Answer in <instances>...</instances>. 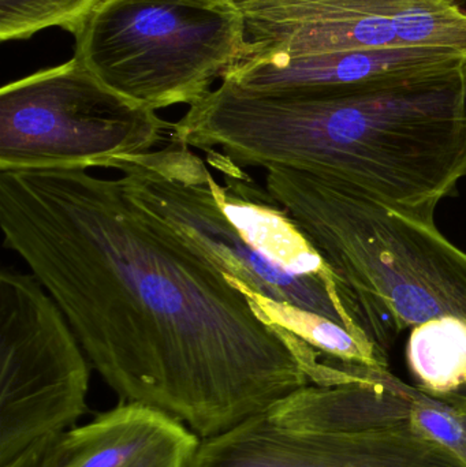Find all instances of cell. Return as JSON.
<instances>
[{"mask_svg": "<svg viewBox=\"0 0 466 467\" xmlns=\"http://www.w3.org/2000/svg\"><path fill=\"white\" fill-rule=\"evenodd\" d=\"M465 70V55L399 47L308 57L246 54L222 81L256 92H317L450 76Z\"/></svg>", "mask_w": 466, "mask_h": 467, "instance_id": "obj_11", "label": "cell"}, {"mask_svg": "<svg viewBox=\"0 0 466 467\" xmlns=\"http://www.w3.org/2000/svg\"><path fill=\"white\" fill-rule=\"evenodd\" d=\"M100 0H0V38L25 40L48 27L76 35Z\"/></svg>", "mask_w": 466, "mask_h": 467, "instance_id": "obj_13", "label": "cell"}, {"mask_svg": "<svg viewBox=\"0 0 466 467\" xmlns=\"http://www.w3.org/2000/svg\"><path fill=\"white\" fill-rule=\"evenodd\" d=\"M248 54L285 57L427 47L453 0H232Z\"/></svg>", "mask_w": 466, "mask_h": 467, "instance_id": "obj_9", "label": "cell"}, {"mask_svg": "<svg viewBox=\"0 0 466 467\" xmlns=\"http://www.w3.org/2000/svg\"><path fill=\"white\" fill-rule=\"evenodd\" d=\"M59 435L51 436V438L43 439V441L32 444L29 449L24 450L7 465L2 467H47L52 447Z\"/></svg>", "mask_w": 466, "mask_h": 467, "instance_id": "obj_14", "label": "cell"}, {"mask_svg": "<svg viewBox=\"0 0 466 467\" xmlns=\"http://www.w3.org/2000/svg\"><path fill=\"white\" fill-rule=\"evenodd\" d=\"M267 414L282 427L309 432L412 433L449 447L466 463V411L432 400L390 369L320 361L314 384Z\"/></svg>", "mask_w": 466, "mask_h": 467, "instance_id": "obj_8", "label": "cell"}, {"mask_svg": "<svg viewBox=\"0 0 466 467\" xmlns=\"http://www.w3.org/2000/svg\"><path fill=\"white\" fill-rule=\"evenodd\" d=\"M74 36L85 68L155 111L193 106L249 49L232 0H100Z\"/></svg>", "mask_w": 466, "mask_h": 467, "instance_id": "obj_5", "label": "cell"}, {"mask_svg": "<svg viewBox=\"0 0 466 467\" xmlns=\"http://www.w3.org/2000/svg\"><path fill=\"white\" fill-rule=\"evenodd\" d=\"M188 467H466L438 441L390 432H309L267 413L200 441Z\"/></svg>", "mask_w": 466, "mask_h": 467, "instance_id": "obj_10", "label": "cell"}, {"mask_svg": "<svg viewBox=\"0 0 466 467\" xmlns=\"http://www.w3.org/2000/svg\"><path fill=\"white\" fill-rule=\"evenodd\" d=\"M265 189L385 321L412 384L466 411V252L435 221L330 178L267 170Z\"/></svg>", "mask_w": 466, "mask_h": 467, "instance_id": "obj_4", "label": "cell"}, {"mask_svg": "<svg viewBox=\"0 0 466 467\" xmlns=\"http://www.w3.org/2000/svg\"><path fill=\"white\" fill-rule=\"evenodd\" d=\"M200 441L166 411L122 402L60 433L47 467H188Z\"/></svg>", "mask_w": 466, "mask_h": 467, "instance_id": "obj_12", "label": "cell"}, {"mask_svg": "<svg viewBox=\"0 0 466 467\" xmlns=\"http://www.w3.org/2000/svg\"><path fill=\"white\" fill-rule=\"evenodd\" d=\"M174 134L241 169L330 178L435 221L466 178V70L317 92H256L222 81Z\"/></svg>", "mask_w": 466, "mask_h": 467, "instance_id": "obj_2", "label": "cell"}, {"mask_svg": "<svg viewBox=\"0 0 466 467\" xmlns=\"http://www.w3.org/2000/svg\"><path fill=\"white\" fill-rule=\"evenodd\" d=\"M90 362L30 272L0 274V467L87 410Z\"/></svg>", "mask_w": 466, "mask_h": 467, "instance_id": "obj_7", "label": "cell"}, {"mask_svg": "<svg viewBox=\"0 0 466 467\" xmlns=\"http://www.w3.org/2000/svg\"><path fill=\"white\" fill-rule=\"evenodd\" d=\"M172 133L174 123L109 89L76 57L0 90V171L107 169Z\"/></svg>", "mask_w": 466, "mask_h": 467, "instance_id": "obj_6", "label": "cell"}, {"mask_svg": "<svg viewBox=\"0 0 466 467\" xmlns=\"http://www.w3.org/2000/svg\"><path fill=\"white\" fill-rule=\"evenodd\" d=\"M202 153L172 134L161 147L107 169L287 334L304 337L326 318L390 357L396 340L385 321L267 189L219 150Z\"/></svg>", "mask_w": 466, "mask_h": 467, "instance_id": "obj_3", "label": "cell"}, {"mask_svg": "<svg viewBox=\"0 0 466 467\" xmlns=\"http://www.w3.org/2000/svg\"><path fill=\"white\" fill-rule=\"evenodd\" d=\"M0 227L123 402L166 411L202 441L311 386L314 351L120 178L0 171Z\"/></svg>", "mask_w": 466, "mask_h": 467, "instance_id": "obj_1", "label": "cell"}]
</instances>
